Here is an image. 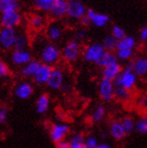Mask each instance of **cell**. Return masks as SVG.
Segmentation results:
<instances>
[{
  "instance_id": "cell-1",
  "label": "cell",
  "mask_w": 147,
  "mask_h": 148,
  "mask_svg": "<svg viewBox=\"0 0 147 148\" xmlns=\"http://www.w3.org/2000/svg\"><path fill=\"white\" fill-rule=\"evenodd\" d=\"M39 60L54 67L61 60V49L53 42H43L39 49Z\"/></svg>"
},
{
  "instance_id": "cell-2",
  "label": "cell",
  "mask_w": 147,
  "mask_h": 148,
  "mask_svg": "<svg viewBox=\"0 0 147 148\" xmlns=\"http://www.w3.org/2000/svg\"><path fill=\"white\" fill-rule=\"evenodd\" d=\"M82 55V46L76 39L68 40L61 49V59L67 63H75Z\"/></svg>"
},
{
  "instance_id": "cell-3",
  "label": "cell",
  "mask_w": 147,
  "mask_h": 148,
  "mask_svg": "<svg viewBox=\"0 0 147 148\" xmlns=\"http://www.w3.org/2000/svg\"><path fill=\"white\" fill-rule=\"evenodd\" d=\"M137 82H138L137 75L133 73L131 67L127 64L123 67L121 74L113 81V84H115V86H120V87H123V88L131 91L136 87Z\"/></svg>"
},
{
  "instance_id": "cell-4",
  "label": "cell",
  "mask_w": 147,
  "mask_h": 148,
  "mask_svg": "<svg viewBox=\"0 0 147 148\" xmlns=\"http://www.w3.org/2000/svg\"><path fill=\"white\" fill-rule=\"evenodd\" d=\"M104 47L101 43L99 42H93L89 43L82 49V58L85 62L87 63H93L96 62L101 58V56L104 54Z\"/></svg>"
},
{
  "instance_id": "cell-5",
  "label": "cell",
  "mask_w": 147,
  "mask_h": 148,
  "mask_svg": "<svg viewBox=\"0 0 147 148\" xmlns=\"http://www.w3.org/2000/svg\"><path fill=\"white\" fill-rule=\"evenodd\" d=\"M17 33L18 32L16 29L1 26V29H0V49L3 51L14 49Z\"/></svg>"
},
{
  "instance_id": "cell-6",
  "label": "cell",
  "mask_w": 147,
  "mask_h": 148,
  "mask_svg": "<svg viewBox=\"0 0 147 148\" xmlns=\"http://www.w3.org/2000/svg\"><path fill=\"white\" fill-rule=\"evenodd\" d=\"M69 131H71V128L66 123L57 122L53 123L51 125L48 134H49V138H51L52 142L56 144V143L66 139V137L69 134Z\"/></svg>"
},
{
  "instance_id": "cell-7",
  "label": "cell",
  "mask_w": 147,
  "mask_h": 148,
  "mask_svg": "<svg viewBox=\"0 0 147 148\" xmlns=\"http://www.w3.org/2000/svg\"><path fill=\"white\" fill-rule=\"evenodd\" d=\"M23 17L19 11L8 12L3 13L0 16V24L4 27H12V29H17L18 26L22 24Z\"/></svg>"
},
{
  "instance_id": "cell-8",
  "label": "cell",
  "mask_w": 147,
  "mask_h": 148,
  "mask_svg": "<svg viewBox=\"0 0 147 148\" xmlns=\"http://www.w3.org/2000/svg\"><path fill=\"white\" fill-rule=\"evenodd\" d=\"M115 84L113 81L106 79H101L98 84V95L100 99L104 102H110L113 100V94H115Z\"/></svg>"
},
{
  "instance_id": "cell-9",
  "label": "cell",
  "mask_w": 147,
  "mask_h": 148,
  "mask_svg": "<svg viewBox=\"0 0 147 148\" xmlns=\"http://www.w3.org/2000/svg\"><path fill=\"white\" fill-rule=\"evenodd\" d=\"M64 84V71L61 67L54 66L51 77L48 79L46 86L52 90H59Z\"/></svg>"
},
{
  "instance_id": "cell-10",
  "label": "cell",
  "mask_w": 147,
  "mask_h": 148,
  "mask_svg": "<svg viewBox=\"0 0 147 148\" xmlns=\"http://www.w3.org/2000/svg\"><path fill=\"white\" fill-rule=\"evenodd\" d=\"M33 60V54L28 49H13L11 54V62L15 66L22 67Z\"/></svg>"
},
{
  "instance_id": "cell-11",
  "label": "cell",
  "mask_w": 147,
  "mask_h": 148,
  "mask_svg": "<svg viewBox=\"0 0 147 148\" xmlns=\"http://www.w3.org/2000/svg\"><path fill=\"white\" fill-rule=\"evenodd\" d=\"M85 14H86V8H85L84 3L81 2L80 0H75L73 2H68L66 17L71 20H75V21H79Z\"/></svg>"
},
{
  "instance_id": "cell-12",
  "label": "cell",
  "mask_w": 147,
  "mask_h": 148,
  "mask_svg": "<svg viewBox=\"0 0 147 148\" xmlns=\"http://www.w3.org/2000/svg\"><path fill=\"white\" fill-rule=\"evenodd\" d=\"M128 65L131 67V69L137 75L138 78L147 77V57L139 56V57L129 61Z\"/></svg>"
},
{
  "instance_id": "cell-13",
  "label": "cell",
  "mask_w": 147,
  "mask_h": 148,
  "mask_svg": "<svg viewBox=\"0 0 147 148\" xmlns=\"http://www.w3.org/2000/svg\"><path fill=\"white\" fill-rule=\"evenodd\" d=\"M14 95L20 100H27L34 95V86L27 81H21L15 86Z\"/></svg>"
},
{
  "instance_id": "cell-14",
  "label": "cell",
  "mask_w": 147,
  "mask_h": 148,
  "mask_svg": "<svg viewBox=\"0 0 147 148\" xmlns=\"http://www.w3.org/2000/svg\"><path fill=\"white\" fill-rule=\"evenodd\" d=\"M86 15L91 19V24L96 27H104L110 21V17L107 14L98 13L93 9H86Z\"/></svg>"
},
{
  "instance_id": "cell-15",
  "label": "cell",
  "mask_w": 147,
  "mask_h": 148,
  "mask_svg": "<svg viewBox=\"0 0 147 148\" xmlns=\"http://www.w3.org/2000/svg\"><path fill=\"white\" fill-rule=\"evenodd\" d=\"M67 8H68V2L66 0H57L51 11L48 12V14L51 16V18L55 20L62 19V18L66 17L67 14Z\"/></svg>"
},
{
  "instance_id": "cell-16",
  "label": "cell",
  "mask_w": 147,
  "mask_h": 148,
  "mask_svg": "<svg viewBox=\"0 0 147 148\" xmlns=\"http://www.w3.org/2000/svg\"><path fill=\"white\" fill-rule=\"evenodd\" d=\"M52 71H53V66L47 65V64H41L39 69L37 71L35 76L33 77L34 82L38 85H46L48 79L51 77Z\"/></svg>"
},
{
  "instance_id": "cell-17",
  "label": "cell",
  "mask_w": 147,
  "mask_h": 148,
  "mask_svg": "<svg viewBox=\"0 0 147 148\" xmlns=\"http://www.w3.org/2000/svg\"><path fill=\"white\" fill-rule=\"evenodd\" d=\"M45 36L52 42L59 41L63 36V27L58 22H52L45 26Z\"/></svg>"
},
{
  "instance_id": "cell-18",
  "label": "cell",
  "mask_w": 147,
  "mask_h": 148,
  "mask_svg": "<svg viewBox=\"0 0 147 148\" xmlns=\"http://www.w3.org/2000/svg\"><path fill=\"white\" fill-rule=\"evenodd\" d=\"M122 69H123V66H122V64L119 62L110 64V65L106 66V67H103L101 71L102 79L115 81V80L117 79V77L121 74Z\"/></svg>"
},
{
  "instance_id": "cell-19",
  "label": "cell",
  "mask_w": 147,
  "mask_h": 148,
  "mask_svg": "<svg viewBox=\"0 0 147 148\" xmlns=\"http://www.w3.org/2000/svg\"><path fill=\"white\" fill-rule=\"evenodd\" d=\"M41 61L39 59H33L32 61L25 64L24 66L21 67L20 69V74L23 78L26 79H33V77L35 76V74L37 73V71L39 69V67L41 66Z\"/></svg>"
},
{
  "instance_id": "cell-20",
  "label": "cell",
  "mask_w": 147,
  "mask_h": 148,
  "mask_svg": "<svg viewBox=\"0 0 147 148\" xmlns=\"http://www.w3.org/2000/svg\"><path fill=\"white\" fill-rule=\"evenodd\" d=\"M108 131H109V136L116 141H122L124 140L125 137L127 134H125L124 129L122 127V124L120 122V120H113L111 121L108 127Z\"/></svg>"
},
{
  "instance_id": "cell-21",
  "label": "cell",
  "mask_w": 147,
  "mask_h": 148,
  "mask_svg": "<svg viewBox=\"0 0 147 148\" xmlns=\"http://www.w3.org/2000/svg\"><path fill=\"white\" fill-rule=\"evenodd\" d=\"M28 25L33 31L39 32L41 29H45L46 24V18L42 14H34L32 15L28 19Z\"/></svg>"
},
{
  "instance_id": "cell-22",
  "label": "cell",
  "mask_w": 147,
  "mask_h": 148,
  "mask_svg": "<svg viewBox=\"0 0 147 148\" xmlns=\"http://www.w3.org/2000/svg\"><path fill=\"white\" fill-rule=\"evenodd\" d=\"M51 106V97L48 94H41L36 101V111L39 114H46Z\"/></svg>"
},
{
  "instance_id": "cell-23",
  "label": "cell",
  "mask_w": 147,
  "mask_h": 148,
  "mask_svg": "<svg viewBox=\"0 0 147 148\" xmlns=\"http://www.w3.org/2000/svg\"><path fill=\"white\" fill-rule=\"evenodd\" d=\"M117 62H119V61L113 51H104V54L102 55L101 58L96 62V65L100 69H103V67H106V66Z\"/></svg>"
},
{
  "instance_id": "cell-24",
  "label": "cell",
  "mask_w": 147,
  "mask_h": 148,
  "mask_svg": "<svg viewBox=\"0 0 147 148\" xmlns=\"http://www.w3.org/2000/svg\"><path fill=\"white\" fill-rule=\"evenodd\" d=\"M136 46L137 39L131 36H127V35L124 38L118 40V42H117V49H135Z\"/></svg>"
},
{
  "instance_id": "cell-25",
  "label": "cell",
  "mask_w": 147,
  "mask_h": 148,
  "mask_svg": "<svg viewBox=\"0 0 147 148\" xmlns=\"http://www.w3.org/2000/svg\"><path fill=\"white\" fill-rule=\"evenodd\" d=\"M20 10V3L17 0H0V14Z\"/></svg>"
},
{
  "instance_id": "cell-26",
  "label": "cell",
  "mask_w": 147,
  "mask_h": 148,
  "mask_svg": "<svg viewBox=\"0 0 147 148\" xmlns=\"http://www.w3.org/2000/svg\"><path fill=\"white\" fill-rule=\"evenodd\" d=\"M57 0H33V6L41 13H48Z\"/></svg>"
},
{
  "instance_id": "cell-27",
  "label": "cell",
  "mask_w": 147,
  "mask_h": 148,
  "mask_svg": "<svg viewBox=\"0 0 147 148\" xmlns=\"http://www.w3.org/2000/svg\"><path fill=\"white\" fill-rule=\"evenodd\" d=\"M130 90L120 87V86H116L115 87V94H113V100H116L118 102L125 103L127 102L130 99Z\"/></svg>"
},
{
  "instance_id": "cell-28",
  "label": "cell",
  "mask_w": 147,
  "mask_h": 148,
  "mask_svg": "<svg viewBox=\"0 0 147 148\" xmlns=\"http://www.w3.org/2000/svg\"><path fill=\"white\" fill-rule=\"evenodd\" d=\"M105 114H106V109H105L104 105H102V104L97 105L91 114V122L95 124L101 123L104 120Z\"/></svg>"
},
{
  "instance_id": "cell-29",
  "label": "cell",
  "mask_w": 147,
  "mask_h": 148,
  "mask_svg": "<svg viewBox=\"0 0 147 148\" xmlns=\"http://www.w3.org/2000/svg\"><path fill=\"white\" fill-rule=\"evenodd\" d=\"M28 44H30V38L25 33H17L14 49H27Z\"/></svg>"
},
{
  "instance_id": "cell-30",
  "label": "cell",
  "mask_w": 147,
  "mask_h": 148,
  "mask_svg": "<svg viewBox=\"0 0 147 148\" xmlns=\"http://www.w3.org/2000/svg\"><path fill=\"white\" fill-rule=\"evenodd\" d=\"M120 122L122 124V127L124 129L125 134H130L135 131V126H136V121L133 120V118H131L130 116H125L124 118H122L120 120Z\"/></svg>"
},
{
  "instance_id": "cell-31",
  "label": "cell",
  "mask_w": 147,
  "mask_h": 148,
  "mask_svg": "<svg viewBox=\"0 0 147 148\" xmlns=\"http://www.w3.org/2000/svg\"><path fill=\"white\" fill-rule=\"evenodd\" d=\"M71 148H85V137L82 134H75L69 140Z\"/></svg>"
},
{
  "instance_id": "cell-32",
  "label": "cell",
  "mask_w": 147,
  "mask_h": 148,
  "mask_svg": "<svg viewBox=\"0 0 147 148\" xmlns=\"http://www.w3.org/2000/svg\"><path fill=\"white\" fill-rule=\"evenodd\" d=\"M115 54L118 61H131L135 57V49H117Z\"/></svg>"
},
{
  "instance_id": "cell-33",
  "label": "cell",
  "mask_w": 147,
  "mask_h": 148,
  "mask_svg": "<svg viewBox=\"0 0 147 148\" xmlns=\"http://www.w3.org/2000/svg\"><path fill=\"white\" fill-rule=\"evenodd\" d=\"M135 131L141 136H145L147 134V116H142L137 120Z\"/></svg>"
},
{
  "instance_id": "cell-34",
  "label": "cell",
  "mask_w": 147,
  "mask_h": 148,
  "mask_svg": "<svg viewBox=\"0 0 147 148\" xmlns=\"http://www.w3.org/2000/svg\"><path fill=\"white\" fill-rule=\"evenodd\" d=\"M117 42H118V40L115 39L111 35H108L103 39L101 44L104 47L105 51H113L115 53L117 49Z\"/></svg>"
},
{
  "instance_id": "cell-35",
  "label": "cell",
  "mask_w": 147,
  "mask_h": 148,
  "mask_svg": "<svg viewBox=\"0 0 147 148\" xmlns=\"http://www.w3.org/2000/svg\"><path fill=\"white\" fill-rule=\"evenodd\" d=\"M110 35L116 40H120L126 36V32L120 25H113L111 27V31H110Z\"/></svg>"
},
{
  "instance_id": "cell-36",
  "label": "cell",
  "mask_w": 147,
  "mask_h": 148,
  "mask_svg": "<svg viewBox=\"0 0 147 148\" xmlns=\"http://www.w3.org/2000/svg\"><path fill=\"white\" fill-rule=\"evenodd\" d=\"M11 75V69L8 63L4 62L3 60L0 59V79H4L8 78Z\"/></svg>"
},
{
  "instance_id": "cell-37",
  "label": "cell",
  "mask_w": 147,
  "mask_h": 148,
  "mask_svg": "<svg viewBox=\"0 0 147 148\" xmlns=\"http://www.w3.org/2000/svg\"><path fill=\"white\" fill-rule=\"evenodd\" d=\"M85 145L88 148H95L99 145V142L95 136H88L87 138H85Z\"/></svg>"
},
{
  "instance_id": "cell-38",
  "label": "cell",
  "mask_w": 147,
  "mask_h": 148,
  "mask_svg": "<svg viewBox=\"0 0 147 148\" xmlns=\"http://www.w3.org/2000/svg\"><path fill=\"white\" fill-rule=\"evenodd\" d=\"M8 117H9V109L8 107H1L0 108V124H3V123L6 122L8 120Z\"/></svg>"
},
{
  "instance_id": "cell-39",
  "label": "cell",
  "mask_w": 147,
  "mask_h": 148,
  "mask_svg": "<svg viewBox=\"0 0 147 148\" xmlns=\"http://www.w3.org/2000/svg\"><path fill=\"white\" fill-rule=\"evenodd\" d=\"M86 37H87V32L84 29H79V31L76 33V35H75V39H76L77 41H79V42L84 41V40L86 39Z\"/></svg>"
},
{
  "instance_id": "cell-40",
  "label": "cell",
  "mask_w": 147,
  "mask_h": 148,
  "mask_svg": "<svg viewBox=\"0 0 147 148\" xmlns=\"http://www.w3.org/2000/svg\"><path fill=\"white\" fill-rule=\"evenodd\" d=\"M138 105L140 108H146L147 107V95H142L138 99Z\"/></svg>"
},
{
  "instance_id": "cell-41",
  "label": "cell",
  "mask_w": 147,
  "mask_h": 148,
  "mask_svg": "<svg viewBox=\"0 0 147 148\" xmlns=\"http://www.w3.org/2000/svg\"><path fill=\"white\" fill-rule=\"evenodd\" d=\"M79 22H80V24H81V26H82V27H87V26H89L91 24V19L88 18V16L86 14H85L84 16H83V17L79 20Z\"/></svg>"
},
{
  "instance_id": "cell-42",
  "label": "cell",
  "mask_w": 147,
  "mask_h": 148,
  "mask_svg": "<svg viewBox=\"0 0 147 148\" xmlns=\"http://www.w3.org/2000/svg\"><path fill=\"white\" fill-rule=\"evenodd\" d=\"M139 38L143 42H146L147 41V26H144V27H142L140 29V32H139Z\"/></svg>"
},
{
  "instance_id": "cell-43",
  "label": "cell",
  "mask_w": 147,
  "mask_h": 148,
  "mask_svg": "<svg viewBox=\"0 0 147 148\" xmlns=\"http://www.w3.org/2000/svg\"><path fill=\"white\" fill-rule=\"evenodd\" d=\"M56 148H71V144H69V141L67 140H62L60 142L56 143Z\"/></svg>"
},
{
  "instance_id": "cell-44",
  "label": "cell",
  "mask_w": 147,
  "mask_h": 148,
  "mask_svg": "<svg viewBox=\"0 0 147 148\" xmlns=\"http://www.w3.org/2000/svg\"><path fill=\"white\" fill-rule=\"evenodd\" d=\"M95 148H110V146L108 144H106V143H101V144H99V145Z\"/></svg>"
},
{
  "instance_id": "cell-45",
  "label": "cell",
  "mask_w": 147,
  "mask_h": 148,
  "mask_svg": "<svg viewBox=\"0 0 147 148\" xmlns=\"http://www.w3.org/2000/svg\"><path fill=\"white\" fill-rule=\"evenodd\" d=\"M145 51H147V41H146V42H145Z\"/></svg>"
},
{
  "instance_id": "cell-46",
  "label": "cell",
  "mask_w": 147,
  "mask_h": 148,
  "mask_svg": "<svg viewBox=\"0 0 147 148\" xmlns=\"http://www.w3.org/2000/svg\"><path fill=\"white\" fill-rule=\"evenodd\" d=\"M67 2H73V1H75V0H66Z\"/></svg>"
},
{
  "instance_id": "cell-47",
  "label": "cell",
  "mask_w": 147,
  "mask_h": 148,
  "mask_svg": "<svg viewBox=\"0 0 147 148\" xmlns=\"http://www.w3.org/2000/svg\"><path fill=\"white\" fill-rule=\"evenodd\" d=\"M17 1H19V2H20V1H21V0H17Z\"/></svg>"
}]
</instances>
